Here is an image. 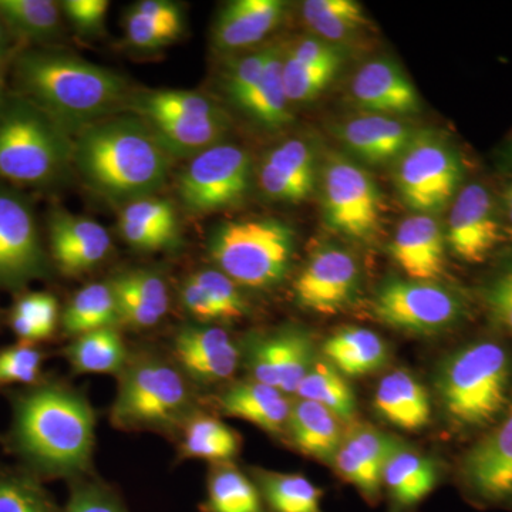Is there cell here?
<instances>
[{
    "label": "cell",
    "instance_id": "6da1fadb",
    "mask_svg": "<svg viewBox=\"0 0 512 512\" xmlns=\"http://www.w3.org/2000/svg\"><path fill=\"white\" fill-rule=\"evenodd\" d=\"M13 92L70 134L126 110L133 90L119 73L55 46L23 47L10 66Z\"/></svg>",
    "mask_w": 512,
    "mask_h": 512
},
{
    "label": "cell",
    "instance_id": "7a4b0ae2",
    "mask_svg": "<svg viewBox=\"0 0 512 512\" xmlns=\"http://www.w3.org/2000/svg\"><path fill=\"white\" fill-rule=\"evenodd\" d=\"M173 161L146 121L133 113L114 114L73 134V170L87 188L121 207L156 195Z\"/></svg>",
    "mask_w": 512,
    "mask_h": 512
},
{
    "label": "cell",
    "instance_id": "3957f363",
    "mask_svg": "<svg viewBox=\"0 0 512 512\" xmlns=\"http://www.w3.org/2000/svg\"><path fill=\"white\" fill-rule=\"evenodd\" d=\"M72 170V134L9 89L0 100V183L45 191L62 184Z\"/></svg>",
    "mask_w": 512,
    "mask_h": 512
},
{
    "label": "cell",
    "instance_id": "277c9868",
    "mask_svg": "<svg viewBox=\"0 0 512 512\" xmlns=\"http://www.w3.org/2000/svg\"><path fill=\"white\" fill-rule=\"evenodd\" d=\"M16 440L23 453L45 470H80L93 448L92 409L69 390L37 389L18 404Z\"/></svg>",
    "mask_w": 512,
    "mask_h": 512
},
{
    "label": "cell",
    "instance_id": "5b68a950",
    "mask_svg": "<svg viewBox=\"0 0 512 512\" xmlns=\"http://www.w3.org/2000/svg\"><path fill=\"white\" fill-rule=\"evenodd\" d=\"M210 255L237 285L264 289L288 275L295 252V231L274 217L247 218L218 225Z\"/></svg>",
    "mask_w": 512,
    "mask_h": 512
},
{
    "label": "cell",
    "instance_id": "8992f818",
    "mask_svg": "<svg viewBox=\"0 0 512 512\" xmlns=\"http://www.w3.org/2000/svg\"><path fill=\"white\" fill-rule=\"evenodd\" d=\"M126 110L146 121L174 160H190L224 143L231 130L227 111L211 97L191 90L133 93Z\"/></svg>",
    "mask_w": 512,
    "mask_h": 512
},
{
    "label": "cell",
    "instance_id": "52a82bcc",
    "mask_svg": "<svg viewBox=\"0 0 512 512\" xmlns=\"http://www.w3.org/2000/svg\"><path fill=\"white\" fill-rule=\"evenodd\" d=\"M508 379L505 350L497 343H476L447 360L439 379L441 400L458 423L485 424L507 403Z\"/></svg>",
    "mask_w": 512,
    "mask_h": 512
},
{
    "label": "cell",
    "instance_id": "ba28073f",
    "mask_svg": "<svg viewBox=\"0 0 512 512\" xmlns=\"http://www.w3.org/2000/svg\"><path fill=\"white\" fill-rule=\"evenodd\" d=\"M393 165L396 190L416 214L433 215L443 210L463 177L456 150L434 131H417Z\"/></svg>",
    "mask_w": 512,
    "mask_h": 512
},
{
    "label": "cell",
    "instance_id": "9c48e42d",
    "mask_svg": "<svg viewBox=\"0 0 512 512\" xmlns=\"http://www.w3.org/2000/svg\"><path fill=\"white\" fill-rule=\"evenodd\" d=\"M254 180V161L248 150L227 141L190 158L177 180L185 210L207 215L244 201Z\"/></svg>",
    "mask_w": 512,
    "mask_h": 512
},
{
    "label": "cell",
    "instance_id": "30bf717a",
    "mask_svg": "<svg viewBox=\"0 0 512 512\" xmlns=\"http://www.w3.org/2000/svg\"><path fill=\"white\" fill-rule=\"evenodd\" d=\"M320 190L323 218L330 229L356 241L376 234L382 222V194L365 168L332 153L323 164Z\"/></svg>",
    "mask_w": 512,
    "mask_h": 512
},
{
    "label": "cell",
    "instance_id": "8fae6325",
    "mask_svg": "<svg viewBox=\"0 0 512 512\" xmlns=\"http://www.w3.org/2000/svg\"><path fill=\"white\" fill-rule=\"evenodd\" d=\"M190 402L187 384L163 362H141L121 382L114 403L116 423L126 427L165 426L183 416Z\"/></svg>",
    "mask_w": 512,
    "mask_h": 512
},
{
    "label": "cell",
    "instance_id": "7c38bea8",
    "mask_svg": "<svg viewBox=\"0 0 512 512\" xmlns=\"http://www.w3.org/2000/svg\"><path fill=\"white\" fill-rule=\"evenodd\" d=\"M47 255L32 198L0 183V291L47 275Z\"/></svg>",
    "mask_w": 512,
    "mask_h": 512
},
{
    "label": "cell",
    "instance_id": "4fadbf2b",
    "mask_svg": "<svg viewBox=\"0 0 512 512\" xmlns=\"http://www.w3.org/2000/svg\"><path fill=\"white\" fill-rule=\"evenodd\" d=\"M373 313L390 328L431 335L460 318L461 302L436 282L392 279L377 291Z\"/></svg>",
    "mask_w": 512,
    "mask_h": 512
},
{
    "label": "cell",
    "instance_id": "5bb4252c",
    "mask_svg": "<svg viewBox=\"0 0 512 512\" xmlns=\"http://www.w3.org/2000/svg\"><path fill=\"white\" fill-rule=\"evenodd\" d=\"M359 265L349 251L320 248L296 279L299 305L322 315H335L349 305L359 285Z\"/></svg>",
    "mask_w": 512,
    "mask_h": 512
},
{
    "label": "cell",
    "instance_id": "9a60e30c",
    "mask_svg": "<svg viewBox=\"0 0 512 512\" xmlns=\"http://www.w3.org/2000/svg\"><path fill=\"white\" fill-rule=\"evenodd\" d=\"M256 181L266 200L281 204L308 200L318 183V158L312 144L293 137L271 148L256 168Z\"/></svg>",
    "mask_w": 512,
    "mask_h": 512
},
{
    "label": "cell",
    "instance_id": "2e32d148",
    "mask_svg": "<svg viewBox=\"0 0 512 512\" xmlns=\"http://www.w3.org/2000/svg\"><path fill=\"white\" fill-rule=\"evenodd\" d=\"M248 360L256 382L285 394L296 393L315 362L312 338L301 329L278 330L255 339Z\"/></svg>",
    "mask_w": 512,
    "mask_h": 512
},
{
    "label": "cell",
    "instance_id": "e0dca14e",
    "mask_svg": "<svg viewBox=\"0 0 512 512\" xmlns=\"http://www.w3.org/2000/svg\"><path fill=\"white\" fill-rule=\"evenodd\" d=\"M50 254L66 275L92 271L110 254L109 231L92 218L55 207L47 215Z\"/></svg>",
    "mask_w": 512,
    "mask_h": 512
},
{
    "label": "cell",
    "instance_id": "ac0fdd59",
    "mask_svg": "<svg viewBox=\"0 0 512 512\" xmlns=\"http://www.w3.org/2000/svg\"><path fill=\"white\" fill-rule=\"evenodd\" d=\"M446 239L451 251L463 261L478 264L500 241V225L490 192L470 184L458 192L448 217Z\"/></svg>",
    "mask_w": 512,
    "mask_h": 512
},
{
    "label": "cell",
    "instance_id": "d6986e66",
    "mask_svg": "<svg viewBox=\"0 0 512 512\" xmlns=\"http://www.w3.org/2000/svg\"><path fill=\"white\" fill-rule=\"evenodd\" d=\"M400 443L389 434L370 426H356L343 436L333 466L346 483L376 503L383 487V471Z\"/></svg>",
    "mask_w": 512,
    "mask_h": 512
},
{
    "label": "cell",
    "instance_id": "ffe728a7",
    "mask_svg": "<svg viewBox=\"0 0 512 512\" xmlns=\"http://www.w3.org/2000/svg\"><path fill=\"white\" fill-rule=\"evenodd\" d=\"M350 93L365 113L397 117L420 110L416 87L389 59H373L363 64L353 77Z\"/></svg>",
    "mask_w": 512,
    "mask_h": 512
},
{
    "label": "cell",
    "instance_id": "44dd1931",
    "mask_svg": "<svg viewBox=\"0 0 512 512\" xmlns=\"http://www.w3.org/2000/svg\"><path fill=\"white\" fill-rule=\"evenodd\" d=\"M286 9L282 0L229 2L218 12L212 26V45L222 53L252 49L281 25Z\"/></svg>",
    "mask_w": 512,
    "mask_h": 512
},
{
    "label": "cell",
    "instance_id": "7402d4cb",
    "mask_svg": "<svg viewBox=\"0 0 512 512\" xmlns=\"http://www.w3.org/2000/svg\"><path fill=\"white\" fill-rule=\"evenodd\" d=\"M417 131L397 117L363 113L338 128L343 146L362 163L394 164Z\"/></svg>",
    "mask_w": 512,
    "mask_h": 512
},
{
    "label": "cell",
    "instance_id": "603a6c76",
    "mask_svg": "<svg viewBox=\"0 0 512 512\" xmlns=\"http://www.w3.org/2000/svg\"><path fill=\"white\" fill-rule=\"evenodd\" d=\"M443 229L433 215L404 218L390 242V255L409 279L436 281L444 271Z\"/></svg>",
    "mask_w": 512,
    "mask_h": 512
},
{
    "label": "cell",
    "instance_id": "cb8c5ba5",
    "mask_svg": "<svg viewBox=\"0 0 512 512\" xmlns=\"http://www.w3.org/2000/svg\"><path fill=\"white\" fill-rule=\"evenodd\" d=\"M468 487L480 500L504 503L512 498V410L500 429L477 444L464 463Z\"/></svg>",
    "mask_w": 512,
    "mask_h": 512
},
{
    "label": "cell",
    "instance_id": "d4e9b609",
    "mask_svg": "<svg viewBox=\"0 0 512 512\" xmlns=\"http://www.w3.org/2000/svg\"><path fill=\"white\" fill-rule=\"evenodd\" d=\"M174 350L185 372L201 382L227 380L237 370L238 348L224 329L215 326L181 329Z\"/></svg>",
    "mask_w": 512,
    "mask_h": 512
},
{
    "label": "cell",
    "instance_id": "484cf974",
    "mask_svg": "<svg viewBox=\"0 0 512 512\" xmlns=\"http://www.w3.org/2000/svg\"><path fill=\"white\" fill-rule=\"evenodd\" d=\"M116 296L120 322L146 329L164 318L170 305L164 279L153 271L138 269L114 276L109 282Z\"/></svg>",
    "mask_w": 512,
    "mask_h": 512
},
{
    "label": "cell",
    "instance_id": "4316f807",
    "mask_svg": "<svg viewBox=\"0 0 512 512\" xmlns=\"http://www.w3.org/2000/svg\"><path fill=\"white\" fill-rule=\"evenodd\" d=\"M375 407L384 419L399 429L420 430L430 421L429 393L404 370H396L380 380Z\"/></svg>",
    "mask_w": 512,
    "mask_h": 512
},
{
    "label": "cell",
    "instance_id": "83f0119b",
    "mask_svg": "<svg viewBox=\"0 0 512 512\" xmlns=\"http://www.w3.org/2000/svg\"><path fill=\"white\" fill-rule=\"evenodd\" d=\"M221 407L228 416L249 421L269 433H279L288 424L292 404L281 390L254 380L231 387L222 396Z\"/></svg>",
    "mask_w": 512,
    "mask_h": 512
},
{
    "label": "cell",
    "instance_id": "f1b7e54d",
    "mask_svg": "<svg viewBox=\"0 0 512 512\" xmlns=\"http://www.w3.org/2000/svg\"><path fill=\"white\" fill-rule=\"evenodd\" d=\"M286 427L299 451L316 460L333 463L343 440L340 419L336 414L311 400L299 399L292 404Z\"/></svg>",
    "mask_w": 512,
    "mask_h": 512
},
{
    "label": "cell",
    "instance_id": "f546056e",
    "mask_svg": "<svg viewBox=\"0 0 512 512\" xmlns=\"http://www.w3.org/2000/svg\"><path fill=\"white\" fill-rule=\"evenodd\" d=\"M383 485L397 511L413 510L436 488V467L430 458L400 444L384 467Z\"/></svg>",
    "mask_w": 512,
    "mask_h": 512
},
{
    "label": "cell",
    "instance_id": "4dcf8cb0",
    "mask_svg": "<svg viewBox=\"0 0 512 512\" xmlns=\"http://www.w3.org/2000/svg\"><path fill=\"white\" fill-rule=\"evenodd\" d=\"M323 353L343 376L369 375L386 363L387 346L377 333L365 328H343L333 333Z\"/></svg>",
    "mask_w": 512,
    "mask_h": 512
},
{
    "label": "cell",
    "instance_id": "1f68e13d",
    "mask_svg": "<svg viewBox=\"0 0 512 512\" xmlns=\"http://www.w3.org/2000/svg\"><path fill=\"white\" fill-rule=\"evenodd\" d=\"M0 16L25 47L49 46L63 29L62 8L52 0H0Z\"/></svg>",
    "mask_w": 512,
    "mask_h": 512
},
{
    "label": "cell",
    "instance_id": "d6a6232c",
    "mask_svg": "<svg viewBox=\"0 0 512 512\" xmlns=\"http://www.w3.org/2000/svg\"><path fill=\"white\" fill-rule=\"evenodd\" d=\"M285 47L274 43L261 82L249 97L244 111L258 126L276 130L292 121L291 103L284 86Z\"/></svg>",
    "mask_w": 512,
    "mask_h": 512
},
{
    "label": "cell",
    "instance_id": "836d02e7",
    "mask_svg": "<svg viewBox=\"0 0 512 512\" xmlns=\"http://www.w3.org/2000/svg\"><path fill=\"white\" fill-rule=\"evenodd\" d=\"M120 322L116 296L110 284L84 286L63 313V328L72 335H86Z\"/></svg>",
    "mask_w": 512,
    "mask_h": 512
},
{
    "label": "cell",
    "instance_id": "e575fe53",
    "mask_svg": "<svg viewBox=\"0 0 512 512\" xmlns=\"http://www.w3.org/2000/svg\"><path fill=\"white\" fill-rule=\"evenodd\" d=\"M302 18L319 39L333 45L356 35L366 25L365 12L355 0H306Z\"/></svg>",
    "mask_w": 512,
    "mask_h": 512
},
{
    "label": "cell",
    "instance_id": "d590c367",
    "mask_svg": "<svg viewBox=\"0 0 512 512\" xmlns=\"http://www.w3.org/2000/svg\"><path fill=\"white\" fill-rule=\"evenodd\" d=\"M299 399L311 400L326 407L340 420H352L356 414V399L352 387L342 373L329 362H313L298 390Z\"/></svg>",
    "mask_w": 512,
    "mask_h": 512
},
{
    "label": "cell",
    "instance_id": "8d00e7d4",
    "mask_svg": "<svg viewBox=\"0 0 512 512\" xmlns=\"http://www.w3.org/2000/svg\"><path fill=\"white\" fill-rule=\"evenodd\" d=\"M259 487L272 512H325L322 490L299 474L259 473Z\"/></svg>",
    "mask_w": 512,
    "mask_h": 512
},
{
    "label": "cell",
    "instance_id": "74e56055",
    "mask_svg": "<svg viewBox=\"0 0 512 512\" xmlns=\"http://www.w3.org/2000/svg\"><path fill=\"white\" fill-rule=\"evenodd\" d=\"M67 356L77 372L114 373L126 362V346L117 330H94L79 336Z\"/></svg>",
    "mask_w": 512,
    "mask_h": 512
},
{
    "label": "cell",
    "instance_id": "f35d334b",
    "mask_svg": "<svg viewBox=\"0 0 512 512\" xmlns=\"http://www.w3.org/2000/svg\"><path fill=\"white\" fill-rule=\"evenodd\" d=\"M207 508L210 512H266L258 488L231 466L212 471Z\"/></svg>",
    "mask_w": 512,
    "mask_h": 512
},
{
    "label": "cell",
    "instance_id": "ab89813d",
    "mask_svg": "<svg viewBox=\"0 0 512 512\" xmlns=\"http://www.w3.org/2000/svg\"><path fill=\"white\" fill-rule=\"evenodd\" d=\"M57 301L45 292H32L20 296L10 312V326L26 345L45 340L55 332Z\"/></svg>",
    "mask_w": 512,
    "mask_h": 512
},
{
    "label": "cell",
    "instance_id": "60d3db41",
    "mask_svg": "<svg viewBox=\"0 0 512 512\" xmlns=\"http://www.w3.org/2000/svg\"><path fill=\"white\" fill-rule=\"evenodd\" d=\"M184 451L190 457L227 461L238 451V436L221 421L202 417L185 430Z\"/></svg>",
    "mask_w": 512,
    "mask_h": 512
},
{
    "label": "cell",
    "instance_id": "b9f144b4",
    "mask_svg": "<svg viewBox=\"0 0 512 512\" xmlns=\"http://www.w3.org/2000/svg\"><path fill=\"white\" fill-rule=\"evenodd\" d=\"M271 52L272 45L262 46L261 49L255 50V52L234 57L228 63L224 76H222V87H224L228 100L237 109H244L249 97L252 96L259 82H261Z\"/></svg>",
    "mask_w": 512,
    "mask_h": 512
},
{
    "label": "cell",
    "instance_id": "7bdbcfd3",
    "mask_svg": "<svg viewBox=\"0 0 512 512\" xmlns=\"http://www.w3.org/2000/svg\"><path fill=\"white\" fill-rule=\"evenodd\" d=\"M340 64L311 66L284 56V86L289 103H308L319 96L338 74Z\"/></svg>",
    "mask_w": 512,
    "mask_h": 512
},
{
    "label": "cell",
    "instance_id": "ee69618b",
    "mask_svg": "<svg viewBox=\"0 0 512 512\" xmlns=\"http://www.w3.org/2000/svg\"><path fill=\"white\" fill-rule=\"evenodd\" d=\"M217 309L221 320L244 318L248 312L247 301L238 291V285L224 272L204 269L190 276Z\"/></svg>",
    "mask_w": 512,
    "mask_h": 512
},
{
    "label": "cell",
    "instance_id": "f6af8a7d",
    "mask_svg": "<svg viewBox=\"0 0 512 512\" xmlns=\"http://www.w3.org/2000/svg\"><path fill=\"white\" fill-rule=\"evenodd\" d=\"M119 221L131 222L178 239V220L174 205L156 195L128 202L120 210Z\"/></svg>",
    "mask_w": 512,
    "mask_h": 512
},
{
    "label": "cell",
    "instance_id": "bcb514c9",
    "mask_svg": "<svg viewBox=\"0 0 512 512\" xmlns=\"http://www.w3.org/2000/svg\"><path fill=\"white\" fill-rule=\"evenodd\" d=\"M42 355L22 343L0 352V384H29L40 375Z\"/></svg>",
    "mask_w": 512,
    "mask_h": 512
},
{
    "label": "cell",
    "instance_id": "7dc6e473",
    "mask_svg": "<svg viewBox=\"0 0 512 512\" xmlns=\"http://www.w3.org/2000/svg\"><path fill=\"white\" fill-rule=\"evenodd\" d=\"M183 30L173 26L160 25L153 20L138 16L128 10L126 18V35L128 43L138 49H160L170 45L181 36Z\"/></svg>",
    "mask_w": 512,
    "mask_h": 512
},
{
    "label": "cell",
    "instance_id": "c3c4849f",
    "mask_svg": "<svg viewBox=\"0 0 512 512\" xmlns=\"http://www.w3.org/2000/svg\"><path fill=\"white\" fill-rule=\"evenodd\" d=\"M109 6L110 2L107 0H64L60 3L63 15L72 23L73 28L84 36L101 33Z\"/></svg>",
    "mask_w": 512,
    "mask_h": 512
},
{
    "label": "cell",
    "instance_id": "681fc988",
    "mask_svg": "<svg viewBox=\"0 0 512 512\" xmlns=\"http://www.w3.org/2000/svg\"><path fill=\"white\" fill-rule=\"evenodd\" d=\"M0 512H49L45 501L33 488L23 484L0 487Z\"/></svg>",
    "mask_w": 512,
    "mask_h": 512
},
{
    "label": "cell",
    "instance_id": "f907efd6",
    "mask_svg": "<svg viewBox=\"0 0 512 512\" xmlns=\"http://www.w3.org/2000/svg\"><path fill=\"white\" fill-rule=\"evenodd\" d=\"M130 12L160 23V25L184 30L183 9L177 3L168 2V0H141L131 6Z\"/></svg>",
    "mask_w": 512,
    "mask_h": 512
},
{
    "label": "cell",
    "instance_id": "816d5d0a",
    "mask_svg": "<svg viewBox=\"0 0 512 512\" xmlns=\"http://www.w3.org/2000/svg\"><path fill=\"white\" fill-rule=\"evenodd\" d=\"M487 301L494 315L512 332V269L495 279L488 289Z\"/></svg>",
    "mask_w": 512,
    "mask_h": 512
},
{
    "label": "cell",
    "instance_id": "f5cc1de1",
    "mask_svg": "<svg viewBox=\"0 0 512 512\" xmlns=\"http://www.w3.org/2000/svg\"><path fill=\"white\" fill-rule=\"evenodd\" d=\"M181 302L184 308L195 318L202 322H211V320H221L217 309L214 308L210 299L207 298L200 286L195 284L191 278L184 282L181 288Z\"/></svg>",
    "mask_w": 512,
    "mask_h": 512
},
{
    "label": "cell",
    "instance_id": "db71d44e",
    "mask_svg": "<svg viewBox=\"0 0 512 512\" xmlns=\"http://www.w3.org/2000/svg\"><path fill=\"white\" fill-rule=\"evenodd\" d=\"M67 512H121L110 498L96 490H82L74 494Z\"/></svg>",
    "mask_w": 512,
    "mask_h": 512
},
{
    "label": "cell",
    "instance_id": "11a10c76",
    "mask_svg": "<svg viewBox=\"0 0 512 512\" xmlns=\"http://www.w3.org/2000/svg\"><path fill=\"white\" fill-rule=\"evenodd\" d=\"M23 47L0 16V60H12Z\"/></svg>",
    "mask_w": 512,
    "mask_h": 512
},
{
    "label": "cell",
    "instance_id": "9f6ffc18",
    "mask_svg": "<svg viewBox=\"0 0 512 512\" xmlns=\"http://www.w3.org/2000/svg\"><path fill=\"white\" fill-rule=\"evenodd\" d=\"M15 59V57H13ZM12 60H0V100L3 99L6 93H8V79L10 76V66H12Z\"/></svg>",
    "mask_w": 512,
    "mask_h": 512
},
{
    "label": "cell",
    "instance_id": "6f0895ef",
    "mask_svg": "<svg viewBox=\"0 0 512 512\" xmlns=\"http://www.w3.org/2000/svg\"><path fill=\"white\" fill-rule=\"evenodd\" d=\"M505 211H507L508 218L512 224V184L508 185L507 190L504 192Z\"/></svg>",
    "mask_w": 512,
    "mask_h": 512
}]
</instances>
